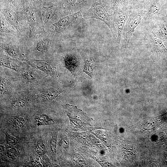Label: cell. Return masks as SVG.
I'll return each mask as SVG.
<instances>
[{"mask_svg": "<svg viewBox=\"0 0 167 167\" xmlns=\"http://www.w3.org/2000/svg\"><path fill=\"white\" fill-rule=\"evenodd\" d=\"M0 13L17 31L23 39H28L29 29L24 15L12 4L0 3Z\"/></svg>", "mask_w": 167, "mask_h": 167, "instance_id": "1", "label": "cell"}, {"mask_svg": "<svg viewBox=\"0 0 167 167\" xmlns=\"http://www.w3.org/2000/svg\"><path fill=\"white\" fill-rule=\"evenodd\" d=\"M83 18L95 19L104 22L110 30L114 39L116 40L118 31L115 26L113 13L110 14L101 5L95 3L89 9L82 12Z\"/></svg>", "mask_w": 167, "mask_h": 167, "instance_id": "2", "label": "cell"}, {"mask_svg": "<svg viewBox=\"0 0 167 167\" xmlns=\"http://www.w3.org/2000/svg\"><path fill=\"white\" fill-rule=\"evenodd\" d=\"M144 13V8L130 12L121 36L120 42L122 48H126L127 47L132 35L135 28L141 22Z\"/></svg>", "mask_w": 167, "mask_h": 167, "instance_id": "3", "label": "cell"}, {"mask_svg": "<svg viewBox=\"0 0 167 167\" xmlns=\"http://www.w3.org/2000/svg\"><path fill=\"white\" fill-rule=\"evenodd\" d=\"M29 29L28 41H33L36 36L45 31L40 7L36 5L32 10L25 15Z\"/></svg>", "mask_w": 167, "mask_h": 167, "instance_id": "4", "label": "cell"}, {"mask_svg": "<svg viewBox=\"0 0 167 167\" xmlns=\"http://www.w3.org/2000/svg\"><path fill=\"white\" fill-rule=\"evenodd\" d=\"M40 10L45 28L46 26L56 22L63 17V15H68L65 13L63 11H65L57 5L55 2L48 6H41Z\"/></svg>", "mask_w": 167, "mask_h": 167, "instance_id": "5", "label": "cell"}, {"mask_svg": "<svg viewBox=\"0 0 167 167\" xmlns=\"http://www.w3.org/2000/svg\"><path fill=\"white\" fill-rule=\"evenodd\" d=\"M67 114L69 118L71 125L74 128H82L89 124L91 120L88 116L76 106L66 105Z\"/></svg>", "mask_w": 167, "mask_h": 167, "instance_id": "6", "label": "cell"}, {"mask_svg": "<svg viewBox=\"0 0 167 167\" xmlns=\"http://www.w3.org/2000/svg\"><path fill=\"white\" fill-rule=\"evenodd\" d=\"M54 32L51 30H46L43 32L37 35L35 40V48L37 52L42 54L46 53L49 50L52 42Z\"/></svg>", "mask_w": 167, "mask_h": 167, "instance_id": "7", "label": "cell"}, {"mask_svg": "<svg viewBox=\"0 0 167 167\" xmlns=\"http://www.w3.org/2000/svg\"><path fill=\"white\" fill-rule=\"evenodd\" d=\"M83 18L82 11L69 14L61 18L52 24L54 27V32L60 33L72 26L78 20Z\"/></svg>", "mask_w": 167, "mask_h": 167, "instance_id": "8", "label": "cell"}, {"mask_svg": "<svg viewBox=\"0 0 167 167\" xmlns=\"http://www.w3.org/2000/svg\"><path fill=\"white\" fill-rule=\"evenodd\" d=\"M130 12L128 7L119 6L115 9L113 13L115 24L117 26L118 34L117 39L119 43L120 42L124 26Z\"/></svg>", "mask_w": 167, "mask_h": 167, "instance_id": "9", "label": "cell"}, {"mask_svg": "<svg viewBox=\"0 0 167 167\" xmlns=\"http://www.w3.org/2000/svg\"><path fill=\"white\" fill-rule=\"evenodd\" d=\"M17 37H0V48L8 55L18 58L21 56V50L15 40Z\"/></svg>", "mask_w": 167, "mask_h": 167, "instance_id": "10", "label": "cell"}, {"mask_svg": "<svg viewBox=\"0 0 167 167\" xmlns=\"http://www.w3.org/2000/svg\"><path fill=\"white\" fill-rule=\"evenodd\" d=\"M27 63L32 67L45 73L48 76L56 77L58 73L54 67L48 62L44 60L32 59L26 60Z\"/></svg>", "mask_w": 167, "mask_h": 167, "instance_id": "11", "label": "cell"}, {"mask_svg": "<svg viewBox=\"0 0 167 167\" xmlns=\"http://www.w3.org/2000/svg\"><path fill=\"white\" fill-rule=\"evenodd\" d=\"M0 37L21 38L16 29L0 13Z\"/></svg>", "mask_w": 167, "mask_h": 167, "instance_id": "12", "label": "cell"}, {"mask_svg": "<svg viewBox=\"0 0 167 167\" xmlns=\"http://www.w3.org/2000/svg\"><path fill=\"white\" fill-rule=\"evenodd\" d=\"M152 59L154 61L164 56L167 51L163 43V41L156 36L152 38Z\"/></svg>", "mask_w": 167, "mask_h": 167, "instance_id": "13", "label": "cell"}, {"mask_svg": "<svg viewBox=\"0 0 167 167\" xmlns=\"http://www.w3.org/2000/svg\"><path fill=\"white\" fill-rule=\"evenodd\" d=\"M161 7V3L159 2L153 1L151 2L147 5L146 8H144L145 19H148L157 14Z\"/></svg>", "mask_w": 167, "mask_h": 167, "instance_id": "14", "label": "cell"}, {"mask_svg": "<svg viewBox=\"0 0 167 167\" xmlns=\"http://www.w3.org/2000/svg\"><path fill=\"white\" fill-rule=\"evenodd\" d=\"M30 100V97L29 95H23L12 101L8 106L12 109L23 108L29 103Z\"/></svg>", "mask_w": 167, "mask_h": 167, "instance_id": "15", "label": "cell"}, {"mask_svg": "<svg viewBox=\"0 0 167 167\" xmlns=\"http://www.w3.org/2000/svg\"><path fill=\"white\" fill-rule=\"evenodd\" d=\"M153 33L162 41L167 40V23L160 22L155 27Z\"/></svg>", "mask_w": 167, "mask_h": 167, "instance_id": "16", "label": "cell"}, {"mask_svg": "<svg viewBox=\"0 0 167 167\" xmlns=\"http://www.w3.org/2000/svg\"><path fill=\"white\" fill-rule=\"evenodd\" d=\"M28 120V118L25 116H19L10 118L9 122L14 127L20 128L24 127L26 125Z\"/></svg>", "mask_w": 167, "mask_h": 167, "instance_id": "17", "label": "cell"}, {"mask_svg": "<svg viewBox=\"0 0 167 167\" xmlns=\"http://www.w3.org/2000/svg\"><path fill=\"white\" fill-rule=\"evenodd\" d=\"M11 89V85L9 80L5 77L1 76L0 79L1 96L9 93Z\"/></svg>", "mask_w": 167, "mask_h": 167, "instance_id": "18", "label": "cell"}, {"mask_svg": "<svg viewBox=\"0 0 167 167\" xmlns=\"http://www.w3.org/2000/svg\"><path fill=\"white\" fill-rule=\"evenodd\" d=\"M35 123L37 126L49 125L52 124L54 120L46 114H43L38 115L35 119Z\"/></svg>", "mask_w": 167, "mask_h": 167, "instance_id": "19", "label": "cell"}, {"mask_svg": "<svg viewBox=\"0 0 167 167\" xmlns=\"http://www.w3.org/2000/svg\"><path fill=\"white\" fill-rule=\"evenodd\" d=\"M0 66L15 71H18L20 69L19 66L14 62L8 59L4 58H1Z\"/></svg>", "mask_w": 167, "mask_h": 167, "instance_id": "20", "label": "cell"}, {"mask_svg": "<svg viewBox=\"0 0 167 167\" xmlns=\"http://www.w3.org/2000/svg\"><path fill=\"white\" fill-rule=\"evenodd\" d=\"M24 80L28 82H33L37 81L38 75L36 73L30 70H25L22 74Z\"/></svg>", "mask_w": 167, "mask_h": 167, "instance_id": "21", "label": "cell"}, {"mask_svg": "<svg viewBox=\"0 0 167 167\" xmlns=\"http://www.w3.org/2000/svg\"><path fill=\"white\" fill-rule=\"evenodd\" d=\"M60 91L58 90H48L43 91L42 96L46 101H51L56 98L60 93Z\"/></svg>", "mask_w": 167, "mask_h": 167, "instance_id": "22", "label": "cell"}, {"mask_svg": "<svg viewBox=\"0 0 167 167\" xmlns=\"http://www.w3.org/2000/svg\"><path fill=\"white\" fill-rule=\"evenodd\" d=\"M35 151L40 155H44L46 151L45 145L44 143L41 142H38L35 147Z\"/></svg>", "mask_w": 167, "mask_h": 167, "instance_id": "23", "label": "cell"}, {"mask_svg": "<svg viewBox=\"0 0 167 167\" xmlns=\"http://www.w3.org/2000/svg\"><path fill=\"white\" fill-rule=\"evenodd\" d=\"M40 6H48L54 3V0H32Z\"/></svg>", "mask_w": 167, "mask_h": 167, "instance_id": "24", "label": "cell"}, {"mask_svg": "<svg viewBox=\"0 0 167 167\" xmlns=\"http://www.w3.org/2000/svg\"><path fill=\"white\" fill-rule=\"evenodd\" d=\"M73 160L75 163L81 165L84 163V160L80 155L75 154L73 157Z\"/></svg>", "mask_w": 167, "mask_h": 167, "instance_id": "25", "label": "cell"}, {"mask_svg": "<svg viewBox=\"0 0 167 167\" xmlns=\"http://www.w3.org/2000/svg\"><path fill=\"white\" fill-rule=\"evenodd\" d=\"M55 136L52 137L50 141V146L51 150L55 153L56 149V140Z\"/></svg>", "mask_w": 167, "mask_h": 167, "instance_id": "26", "label": "cell"}, {"mask_svg": "<svg viewBox=\"0 0 167 167\" xmlns=\"http://www.w3.org/2000/svg\"><path fill=\"white\" fill-rule=\"evenodd\" d=\"M130 0H118L119 3V6L128 7V2Z\"/></svg>", "mask_w": 167, "mask_h": 167, "instance_id": "27", "label": "cell"}, {"mask_svg": "<svg viewBox=\"0 0 167 167\" xmlns=\"http://www.w3.org/2000/svg\"><path fill=\"white\" fill-rule=\"evenodd\" d=\"M16 0H0V3L13 4Z\"/></svg>", "mask_w": 167, "mask_h": 167, "instance_id": "28", "label": "cell"}, {"mask_svg": "<svg viewBox=\"0 0 167 167\" xmlns=\"http://www.w3.org/2000/svg\"><path fill=\"white\" fill-rule=\"evenodd\" d=\"M63 143L64 148H66L68 147L69 145L68 140L67 139H65L64 140Z\"/></svg>", "mask_w": 167, "mask_h": 167, "instance_id": "29", "label": "cell"}, {"mask_svg": "<svg viewBox=\"0 0 167 167\" xmlns=\"http://www.w3.org/2000/svg\"><path fill=\"white\" fill-rule=\"evenodd\" d=\"M165 20L167 23V10L166 14L165 16Z\"/></svg>", "mask_w": 167, "mask_h": 167, "instance_id": "30", "label": "cell"}, {"mask_svg": "<svg viewBox=\"0 0 167 167\" xmlns=\"http://www.w3.org/2000/svg\"><path fill=\"white\" fill-rule=\"evenodd\" d=\"M165 59H166V62H167V51L166 52V53H165Z\"/></svg>", "mask_w": 167, "mask_h": 167, "instance_id": "31", "label": "cell"}]
</instances>
